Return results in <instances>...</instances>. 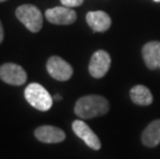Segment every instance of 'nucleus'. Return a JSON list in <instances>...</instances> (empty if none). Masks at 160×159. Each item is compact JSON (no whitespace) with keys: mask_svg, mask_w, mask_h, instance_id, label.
Returning a JSON list of instances; mask_svg holds the SVG:
<instances>
[{"mask_svg":"<svg viewBox=\"0 0 160 159\" xmlns=\"http://www.w3.org/2000/svg\"><path fill=\"white\" fill-rule=\"evenodd\" d=\"M110 110L108 99L100 95H87L81 97L74 106V113L81 119L92 118L105 115Z\"/></svg>","mask_w":160,"mask_h":159,"instance_id":"f257e3e1","label":"nucleus"},{"mask_svg":"<svg viewBox=\"0 0 160 159\" xmlns=\"http://www.w3.org/2000/svg\"><path fill=\"white\" fill-rule=\"evenodd\" d=\"M25 98L34 109L47 112L53 106V97L40 84L31 83L25 89Z\"/></svg>","mask_w":160,"mask_h":159,"instance_id":"f03ea898","label":"nucleus"},{"mask_svg":"<svg viewBox=\"0 0 160 159\" xmlns=\"http://www.w3.org/2000/svg\"><path fill=\"white\" fill-rule=\"evenodd\" d=\"M16 16L30 32L36 33L42 29V13L35 5L23 4L19 6L16 11Z\"/></svg>","mask_w":160,"mask_h":159,"instance_id":"7ed1b4c3","label":"nucleus"},{"mask_svg":"<svg viewBox=\"0 0 160 159\" xmlns=\"http://www.w3.org/2000/svg\"><path fill=\"white\" fill-rule=\"evenodd\" d=\"M47 70L53 79L60 82L68 81L73 73V69L70 64L59 56L50 57L47 61Z\"/></svg>","mask_w":160,"mask_h":159,"instance_id":"20e7f679","label":"nucleus"},{"mask_svg":"<svg viewBox=\"0 0 160 159\" xmlns=\"http://www.w3.org/2000/svg\"><path fill=\"white\" fill-rule=\"evenodd\" d=\"M112 59L107 51L98 50L91 57L89 63V72L95 79L103 77L111 67Z\"/></svg>","mask_w":160,"mask_h":159,"instance_id":"39448f33","label":"nucleus"},{"mask_svg":"<svg viewBox=\"0 0 160 159\" xmlns=\"http://www.w3.org/2000/svg\"><path fill=\"white\" fill-rule=\"evenodd\" d=\"M0 79L9 85L21 86L26 83L27 73L18 64L5 63L0 66Z\"/></svg>","mask_w":160,"mask_h":159,"instance_id":"423d86ee","label":"nucleus"},{"mask_svg":"<svg viewBox=\"0 0 160 159\" xmlns=\"http://www.w3.org/2000/svg\"><path fill=\"white\" fill-rule=\"evenodd\" d=\"M45 16L48 21L55 25H71L77 20V12L66 6H56L47 9Z\"/></svg>","mask_w":160,"mask_h":159,"instance_id":"0eeeda50","label":"nucleus"},{"mask_svg":"<svg viewBox=\"0 0 160 159\" xmlns=\"http://www.w3.org/2000/svg\"><path fill=\"white\" fill-rule=\"evenodd\" d=\"M72 130L73 132L79 137L81 140L85 142L88 147L93 150H99L101 147L100 141L94 131L88 126V125L82 120H76L72 122Z\"/></svg>","mask_w":160,"mask_h":159,"instance_id":"6e6552de","label":"nucleus"},{"mask_svg":"<svg viewBox=\"0 0 160 159\" xmlns=\"http://www.w3.org/2000/svg\"><path fill=\"white\" fill-rule=\"evenodd\" d=\"M34 135L39 142L46 144H57L65 140V132L60 128L51 125H43L36 128Z\"/></svg>","mask_w":160,"mask_h":159,"instance_id":"1a4fd4ad","label":"nucleus"},{"mask_svg":"<svg viewBox=\"0 0 160 159\" xmlns=\"http://www.w3.org/2000/svg\"><path fill=\"white\" fill-rule=\"evenodd\" d=\"M87 23L95 32H104L112 25V19L105 12H89L86 16Z\"/></svg>","mask_w":160,"mask_h":159,"instance_id":"9d476101","label":"nucleus"},{"mask_svg":"<svg viewBox=\"0 0 160 159\" xmlns=\"http://www.w3.org/2000/svg\"><path fill=\"white\" fill-rule=\"evenodd\" d=\"M142 58L149 69L154 70L160 65V42H150L142 47Z\"/></svg>","mask_w":160,"mask_h":159,"instance_id":"9b49d317","label":"nucleus"},{"mask_svg":"<svg viewBox=\"0 0 160 159\" xmlns=\"http://www.w3.org/2000/svg\"><path fill=\"white\" fill-rule=\"evenodd\" d=\"M142 142L150 148L160 144V120H155L148 125L142 133Z\"/></svg>","mask_w":160,"mask_h":159,"instance_id":"f8f14e48","label":"nucleus"},{"mask_svg":"<svg viewBox=\"0 0 160 159\" xmlns=\"http://www.w3.org/2000/svg\"><path fill=\"white\" fill-rule=\"evenodd\" d=\"M130 98L132 102L138 106H150L153 102V95L151 91L146 86L137 85L131 88L130 90Z\"/></svg>","mask_w":160,"mask_h":159,"instance_id":"ddd939ff","label":"nucleus"},{"mask_svg":"<svg viewBox=\"0 0 160 159\" xmlns=\"http://www.w3.org/2000/svg\"><path fill=\"white\" fill-rule=\"evenodd\" d=\"M61 4L66 7H77L83 4L84 0H60Z\"/></svg>","mask_w":160,"mask_h":159,"instance_id":"4468645a","label":"nucleus"},{"mask_svg":"<svg viewBox=\"0 0 160 159\" xmlns=\"http://www.w3.org/2000/svg\"><path fill=\"white\" fill-rule=\"evenodd\" d=\"M3 37H4V32H3V27H2V23L0 21V43L2 42Z\"/></svg>","mask_w":160,"mask_h":159,"instance_id":"2eb2a0df","label":"nucleus"},{"mask_svg":"<svg viewBox=\"0 0 160 159\" xmlns=\"http://www.w3.org/2000/svg\"><path fill=\"white\" fill-rule=\"evenodd\" d=\"M54 99L59 101V100H61V99H62V96H61V95H59V94H56V95L54 96Z\"/></svg>","mask_w":160,"mask_h":159,"instance_id":"dca6fc26","label":"nucleus"},{"mask_svg":"<svg viewBox=\"0 0 160 159\" xmlns=\"http://www.w3.org/2000/svg\"><path fill=\"white\" fill-rule=\"evenodd\" d=\"M4 1H8V0H0V2H4Z\"/></svg>","mask_w":160,"mask_h":159,"instance_id":"f3484780","label":"nucleus"},{"mask_svg":"<svg viewBox=\"0 0 160 159\" xmlns=\"http://www.w3.org/2000/svg\"><path fill=\"white\" fill-rule=\"evenodd\" d=\"M155 2H160V0H154Z\"/></svg>","mask_w":160,"mask_h":159,"instance_id":"a211bd4d","label":"nucleus"},{"mask_svg":"<svg viewBox=\"0 0 160 159\" xmlns=\"http://www.w3.org/2000/svg\"><path fill=\"white\" fill-rule=\"evenodd\" d=\"M159 66H160V65H159Z\"/></svg>","mask_w":160,"mask_h":159,"instance_id":"6ab92c4d","label":"nucleus"}]
</instances>
